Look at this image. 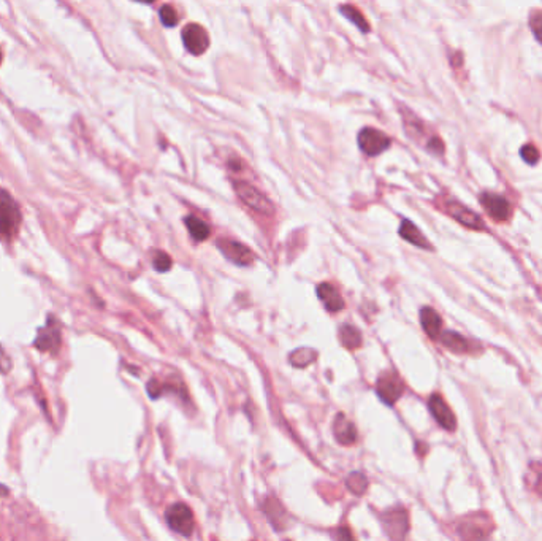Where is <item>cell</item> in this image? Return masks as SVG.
I'll return each instance as SVG.
<instances>
[{
	"instance_id": "obj_1",
	"label": "cell",
	"mask_w": 542,
	"mask_h": 541,
	"mask_svg": "<svg viewBox=\"0 0 542 541\" xmlns=\"http://www.w3.org/2000/svg\"><path fill=\"white\" fill-rule=\"evenodd\" d=\"M457 532L461 541H488L493 532V523L485 513H474L460 519Z\"/></svg>"
},
{
	"instance_id": "obj_2",
	"label": "cell",
	"mask_w": 542,
	"mask_h": 541,
	"mask_svg": "<svg viewBox=\"0 0 542 541\" xmlns=\"http://www.w3.org/2000/svg\"><path fill=\"white\" fill-rule=\"evenodd\" d=\"M21 225V210L16 200L0 188V238L11 240Z\"/></svg>"
},
{
	"instance_id": "obj_3",
	"label": "cell",
	"mask_w": 542,
	"mask_h": 541,
	"mask_svg": "<svg viewBox=\"0 0 542 541\" xmlns=\"http://www.w3.org/2000/svg\"><path fill=\"white\" fill-rule=\"evenodd\" d=\"M233 188H235L237 196L254 211H257V213H260V215H265V216L274 215L273 203L270 202L269 199H266V196H264L262 192L257 191L249 183L233 182Z\"/></svg>"
},
{
	"instance_id": "obj_4",
	"label": "cell",
	"mask_w": 542,
	"mask_h": 541,
	"mask_svg": "<svg viewBox=\"0 0 542 541\" xmlns=\"http://www.w3.org/2000/svg\"><path fill=\"white\" fill-rule=\"evenodd\" d=\"M165 519L171 530H175L176 533H181V535L184 537H191L193 533V529H196L193 513L186 503L171 505L165 513Z\"/></svg>"
},
{
	"instance_id": "obj_5",
	"label": "cell",
	"mask_w": 542,
	"mask_h": 541,
	"mask_svg": "<svg viewBox=\"0 0 542 541\" xmlns=\"http://www.w3.org/2000/svg\"><path fill=\"white\" fill-rule=\"evenodd\" d=\"M62 343L60 338V325L55 316H48L46 324L37 330V337L33 340V346L42 352L56 354Z\"/></svg>"
},
{
	"instance_id": "obj_6",
	"label": "cell",
	"mask_w": 542,
	"mask_h": 541,
	"mask_svg": "<svg viewBox=\"0 0 542 541\" xmlns=\"http://www.w3.org/2000/svg\"><path fill=\"white\" fill-rule=\"evenodd\" d=\"M384 530L393 541H403L410 532V516L401 506H395L383 514Z\"/></svg>"
},
{
	"instance_id": "obj_7",
	"label": "cell",
	"mask_w": 542,
	"mask_h": 541,
	"mask_svg": "<svg viewBox=\"0 0 542 541\" xmlns=\"http://www.w3.org/2000/svg\"><path fill=\"white\" fill-rule=\"evenodd\" d=\"M390 137H387L384 132L373 128H365L358 133V148L366 156H379L385 150L390 148Z\"/></svg>"
},
{
	"instance_id": "obj_8",
	"label": "cell",
	"mask_w": 542,
	"mask_h": 541,
	"mask_svg": "<svg viewBox=\"0 0 542 541\" xmlns=\"http://www.w3.org/2000/svg\"><path fill=\"white\" fill-rule=\"evenodd\" d=\"M181 37H183L184 48L189 51L191 55H196V56L203 55L210 46L208 33H206V30L202 28V26L196 23L187 24L183 29V32H181Z\"/></svg>"
},
{
	"instance_id": "obj_9",
	"label": "cell",
	"mask_w": 542,
	"mask_h": 541,
	"mask_svg": "<svg viewBox=\"0 0 542 541\" xmlns=\"http://www.w3.org/2000/svg\"><path fill=\"white\" fill-rule=\"evenodd\" d=\"M376 392L384 403L393 405L401 396H403L405 384L398 375L387 372L379 377L376 383Z\"/></svg>"
},
{
	"instance_id": "obj_10",
	"label": "cell",
	"mask_w": 542,
	"mask_h": 541,
	"mask_svg": "<svg viewBox=\"0 0 542 541\" xmlns=\"http://www.w3.org/2000/svg\"><path fill=\"white\" fill-rule=\"evenodd\" d=\"M480 203L488 213V216L495 219V221L503 223L511 218L512 206L509 203V200L503 196H499V194L484 192L480 196Z\"/></svg>"
},
{
	"instance_id": "obj_11",
	"label": "cell",
	"mask_w": 542,
	"mask_h": 541,
	"mask_svg": "<svg viewBox=\"0 0 542 541\" xmlns=\"http://www.w3.org/2000/svg\"><path fill=\"white\" fill-rule=\"evenodd\" d=\"M444 210H446V213H449L455 221H458L461 225L468 227V229H471V230H484L485 229L484 221H482L476 213L471 211L470 208H466V206H463L458 202L447 200V202L444 203Z\"/></svg>"
},
{
	"instance_id": "obj_12",
	"label": "cell",
	"mask_w": 542,
	"mask_h": 541,
	"mask_svg": "<svg viewBox=\"0 0 542 541\" xmlns=\"http://www.w3.org/2000/svg\"><path fill=\"white\" fill-rule=\"evenodd\" d=\"M218 248L230 262L239 267L251 265L254 262V252L247 246L233 242V240H218Z\"/></svg>"
},
{
	"instance_id": "obj_13",
	"label": "cell",
	"mask_w": 542,
	"mask_h": 541,
	"mask_svg": "<svg viewBox=\"0 0 542 541\" xmlns=\"http://www.w3.org/2000/svg\"><path fill=\"white\" fill-rule=\"evenodd\" d=\"M428 408H430L433 418L436 419V423L446 430H455L457 429V419H455L452 410L449 405L446 403V400L439 396V394H433L428 400Z\"/></svg>"
},
{
	"instance_id": "obj_14",
	"label": "cell",
	"mask_w": 542,
	"mask_h": 541,
	"mask_svg": "<svg viewBox=\"0 0 542 541\" xmlns=\"http://www.w3.org/2000/svg\"><path fill=\"white\" fill-rule=\"evenodd\" d=\"M333 433L334 438L339 445L351 446L357 442V429L343 413H339L333 423Z\"/></svg>"
},
{
	"instance_id": "obj_15",
	"label": "cell",
	"mask_w": 542,
	"mask_h": 541,
	"mask_svg": "<svg viewBox=\"0 0 542 541\" xmlns=\"http://www.w3.org/2000/svg\"><path fill=\"white\" fill-rule=\"evenodd\" d=\"M317 297L322 300V303L325 306L327 311L330 313H338L341 310H344V299L341 297V294L334 289V287L329 283H320L317 286Z\"/></svg>"
},
{
	"instance_id": "obj_16",
	"label": "cell",
	"mask_w": 542,
	"mask_h": 541,
	"mask_svg": "<svg viewBox=\"0 0 542 541\" xmlns=\"http://www.w3.org/2000/svg\"><path fill=\"white\" fill-rule=\"evenodd\" d=\"M420 324L424 327L427 335L433 340L439 338L441 333H443V319L430 306H425V308L420 310Z\"/></svg>"
},
{
	"instance_id": "obj_17",
	"label": "cell",
	"mask_w": 542,
	"mask_h": 541,
	"mask_svg": "<svg viewBox=\"0 0 542 541\" xmlns=\"http://www.w3.org/2000/svg\"><path fill=\"white\" fill-rule=\"evenodd\" d=\"M400 235L403 237L406 242H410L414 246H419V248H425V250H431V246H430V243H428V240L425 238L424 233L417 229L416 224L407 221V219H403V221H401Z\"/></svg>"
},
{
	"instance_id": "obj_18",
	"label": "cell",
	"mask_w": 542,
	"mask_h": 541,
	"mask_svg": "<svg viewBox=\"0 0 542 541\" xmlns=\"http://www.w3.org/2000/svg\"><path fill=\"white\" fill-rule=\"evenodd\" d=\"M264 511L266 514V518H269L270 523L274 525V529L276 530H283V529H287V524H286V510L283 508V505H281L276 498L274 497H270L266 498V502L264 503Z\"/></svg>"
},
{
	"instance_id": "obj_19",
	"label": "cell",
	"mask_w": 542,
	"mask_h": 541,
	"mask_svg": "<svg viewBox=\"0 0 542 541\" xmlns=\"http://www.w3.org/2000/svg\"><path fill=\"white\" fill-rule=\"evenodd\" d=\"M439 338H441V343H443L446 348L452 352H457V354L471 352V343L457 332H443Z\"/></svg>"
},
{
	"instance_id": "obj_20",
	"label": "cell",
	"mask_w": 542,
	"mask_h": 541,
	"mask_svg": "<svg viewBox=\"0 0 542 541\" xmlns=\"http://www.w3.org/2000/svg\"><path fill=\"white\" fill-rule=\"evenodd\" d=\"M339 342L347 350H357L361 346V333L356 325L344 324L339 327Z\"/></svg>"
},
{
	"instance_id": "obj_21",
	"label": "cell",
	"mask_w": 542,
	"mask_h": 541,
	"mask_svg": "<svg viewBox=\"0 0 542 541\" xmlns=\"http://www.w3.org/2000/svg\"><path fill=\"white\" fill-rule=\"evenodd\" d=\"M186 225H187V230H189L191 233V237L196 240V242H205L211 233L210 225L197 216H187Z\"/></svg>"
},
{
	"instance_id": "obj_22",
	"label": "cell",
	"mask_w": 542,
	"mask_h": 541,
	"mask_svg": "<svg viewBox=\"0 0 542 541\" xmlns=\"http://www.w3.org/2000/svg\"><path fill=\"white\" fill-rule=\"evenodd\" d=\"M525 483L528 489L533 491L536 496L542 497V462H533L528 467Z\"/></svg>"
},
{
	"instance_id": "obj_23",
	"label": "cell",
	"mask_w": 542,
	"mask_h": 541,
	"mask_svg": "<svg viewBox=\"0 0 542 541\" xmlns=\"http://www.w3.org/2000/svg\"><path fill=\"white\" fill-rule=\"evenodd\" d=\"M339 11H341V15H343L344 18H347L351 23L356 24V28H357L358 30H361L363 33H368V32L371 30L370 24H368V21L365 19V16L361 15V13L356 9V6H352V5H343V6H341V9H339Z\"/></svg>"
},
{
	"instance_id": "obj_24",
	"label": "cell",
	"mask_w": 542,
	"mask_h": 541,
	"mask_svg": "<svg viewBox=\"0 0 542 541\" xmlns=\"http://www.w3.org/2000/svg\"><path fill=\"white\" fill-rule=\"evenodd\" d=\"M317 357V352L311 350V348H300L297 351H293L290 354V364L293 367H298V369H305V367H307L310 364H312L314 360H316Z\"/></svg>"
},
{
	"instance_id": "obj_25",
	"label": "cell",
	"mask_w": 542,
	"mask_h": 541,
	"mask_svg": "<svg viewBox=\"0 0 542 541\" xmlns=\"http://www.w3.org/2000/svg\"><path fill=\"white\" fill-rule=\"evenodd\" d=\"M346 484H347V489H349L352 493H356V496H361V493H363L368 487V479L363 473L354 472V473H351L349 476H347Z\"/></svg>"
},
{
	"instance_id": "obj_26",
	"label": "cell",
	"mask_w": 542,
	"mask_h": 541,
	"mask_svg": "<svg viewBox=\"0 0 542 541\" xmlns=\"http://www.w3.org/2000/svg\"><path fill=\"white\" fill-rule=\"evenodd\" d=\"M159 15H160V21H162V24L165 26V28H175V26L178 24V21H179L178 13H176L175 9H173L171 5H164L162 9H160Z\"/></svg>"
},
{
	"instance_id": "obj_27",
	"label": "cell",
	"mask_w": 542,
	"mask_h": 541,
	"mask_svg": "<svg viewBox=\"0 0 542 541\" xmlns=\"http://www.w3.org/2000/svg\"><path fill=\"white\" fill-rule=\"evenodd\" d=\"M171 265H173V260L169 255H166V252L157 251L156 255H154V257H152L154 270H157L160 273H165L171 269Z\"/></svg>"
},
{
	"instance_id": "obj_28",
	"label": "cell",
	"mask_w": 542,
	"mask_h": 541,
	"mask_svg": "<svg viewBox=\"0 0 542 541\" xmlns=\"http://www.w3.org/2000/svg\"><path fill=\"white\" fill-rule=\"evenodd\" d=\"M530 28L538 42L542 43V11H533V15L530 16Z\"/></svg>"
},
{
	"instance_id": "obj_29",
	"label": "cell",
	"mask_w": 542,
	"mask_h": 541,
	"mask_svg": "<svg viewBox=\"0 0 542 541\" xmlns=\"http://www.w3.org/2000/svg\"><path fill=\"white\" fill-rule=\"evenodd\" d=\"M520 155H521V159H524L525 162L531 164V165L536 164L539 160V151L534 145H525L524 148H521Z\"/></svg>"
},
{
	"instance_id": "obj_30",
	"label": "cell",
	"mask_w": 542,
	"mask_h": 541,
	"mask_svg": "<svg viewBox=\"0 0 542 541\" xmlns=\"http://www.w3.org/2000/svg\"><path fill=\"white\" fill-rule=\"evenodd\" d=\"M11 367H13V362L10 356L4 350V346L0 345V375H9V373L11 372Z\"/></svg>"
},
{
	"instance_id": "obj_31",
	"label": "cell",
	"mask_w": 542,
	"mask_h": 541,
	"mask_svg": "<svg viewBox=\"0 0 542 541\" xmlns=\"http://www.w3.org/2000/svg\"><path fill=\"white\" fill-rule=\"evenodd\" d=\"M337 535H338V541H356V538H354V535H352L351 529H349V527H346V525L339 527L338 532H337Z\"/></svg>"
},
{
	"instance_id": "obj_32",
	"label": "cell",
	"mask_w": 542,
	"mask_h": 541,
	"mask_svg": "<svg viewBox=\"0 0 542 541\" xmlns=\"http://www.w3.org/2000/svg\"><path fill=\"white\" fill-rule=\"evenodd\" d=\"M5 496H9V487L0 484V497H5Z\"/></svg>"
},
{
	"instance_id": "obj_33",
	"label": "cell",
	"mask_w": 542,
	"mask_h": 541,
	"mask_svg": "<svg viewBox=\"0 0 542 541\" xmlns=\"http://www.w3.org/2000/svg\"><path fill=\"white\" fill-rule=\"evenodd\" d=\"M0 62H2V50H0Z\"/></svg>"
}]
</instances>
